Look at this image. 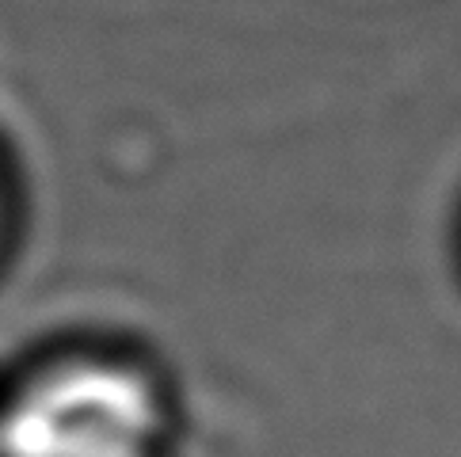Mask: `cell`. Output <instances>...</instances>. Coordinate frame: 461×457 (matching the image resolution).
<instances>
[{"instance_id": "cell-1", "label": "cell", "mask_w": 461, "mask_h": 457, "mask_svg": "<svg viewBox=\"0 0 461 457\" xmlns=\"http://www.w3.org/2000/svg\"><path fill=\"white\" fill-rule=\"evenodd\" d=\"M164 400L149 373L114 358H69L0 408V457H153Z\"/></svg>"}, {"instance_id": "cell-2", "label": "cell", "mask_w": 461, "mask_h": 457, "mask_svg": "<svg viewBox=\"0 0 461 457\" xmlns=\"http://www.w3.org/2000/svg\"><path fill=\"white\" fill-rule=\"evenodd\" d=\"M0 214H5V202H0Z\"/></svg>"}]
</instances>
